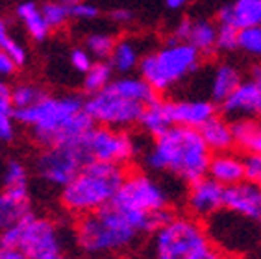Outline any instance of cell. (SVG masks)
<instances>
[{"label":"cell","mask_w":261,"mask_h":259,"mask_svg":"<svg viewBox=\"0 0 261 259\" xmlns=\"http://www.w3.org/2000/svg\"><path fill=\"white\" fill-rule=\"evenodd\" d=\"M226 210L261 226V185L245 179L226 189Z\"/></svg>","instance_id":"5bb4252c"},{"label":"cell","mask_w":261,"mask_h":259,"mask_svg":"<svg viewBox=\"0 0 261 259\" xmlns=\"http://www.w3.org/2000/svg\"><path fill=\"white\" fill-rule=\"evenodd\" d=\"M115 45H117V39L110 34H91L87 35L86 39V48L89 50L93 58H96V60L100 61L110 60Z\"/></svg>","instance_id":"4dcf8cb0"},{"label":"cell","mask_w":261,"mask_h":259,"mask_svg":"<svg viewBox=\"0 0 261 259\" xmlns=\"http://www.w3.org/2000/svg\"><path fill=\"white\" fill-rule=\"evenodd\" d=\"M113 67L110 61H95L93 67L84 74V89L89 95H95L98 91H102L106 85H110V82L113 80Z\"/></svg>","instance_id":"4316f807"},{"label":"cell","mask_w":261,"mask_h":259,"mask_svg":"<svg viewBox=\"0 0 261 259\" xmlns=\"http://www.w3.org/2000/svg\"><path fill=\"white\" fill-rule=\"evenodd\" d=\"M250 259H261V239L257 241V244L252 248V255Z\"/></svg>","instance_id":"7bdbcfd3"},{"label":"cell","mask_w":261,"mask_h":259,"mask_svg":"<svg viewBox=\"0 0 261 259\" xmlns=\"http://www.w3.org/2000/svg\"><path fill=\"white\" fill-rule=\"evenodd\" d=\"M0 50H4L6 54L10 56L11 60L15 61L17 65H24L26 63V50L24 46L20 45L19 41L10 34V28H8V22L4 19H0Z\"/></svg>","instance_id":"f546056e"},{"label":"cell","mask_w":261,"mask_h":259,"mask_svg":"<svg viewBox=\"0 0 261 259\" xmlns=\"http://www.w3.org/2000/svg\"><path fill=\"white\" fill-rule=\"evenodd\" d=\"M17 67H19V65L11 60L4 50H0V80H6V78H10V76L15 74Z\"/></svg>","instance_id":"74e56055"},{"label":"cell","mask_w":261,"mask_h":259,"mask_svg":"<svg viewBox=\"0 0 261 259\" xmlns=\"http://www.w3.org/2000/svg\"><path fill=\"white\" fill-rule=\"evenodd\" d=\"M61 4H65V6H74V4H80V2H84V0H60Z\"/></svg>","instance_id":"ee69618b"},{"label":"cell","mask_w":261,"mask_h":259,"mask_svg":"<svg viewBox=\"0 0 261 259\" xmlns=\"http://www.w3.org/2000/svg\"><path fill=\"white\" fill-rule=\"evenodd\" d=\"M124 178V170L119 165L89 161L65 187H61V205L78 217L104 210L115 200Z\"/></svg>","instance_id":"5b68a950"},{"label":"cell","mask_w":261,"mask_h":259,"mask_svg":"<svg viewBox=\"0 0 261 259\" xmlns=\"http://www.w3.org/2000/svg\"><path fill=\"white\" fill-rule=\"evenodd\" d=\"M174 126L200 130L202 126L217 117L215 102L210 98H178L171 100Z\"/></svg>","instance_id":"9a60e30c"},{"label":"cell","mask_w":261,"mask_h":259,"mask_svg":"<svg viewBox=\"0 0 261 259\" xmlns=\"http://www.w3.org/2000/svg\"><path fill=\"white\" fill-rule=\"evenodd\" d=\"M191 259H228V257L224 255V252H222L221 248H215L213 244H207L206 248H202L200 252H196Z\"/></svg>","instance_id":"f35d334b"},{"label":"cell","mask_w":261,"mask_h":259,"mask_svg":"<svg viewBox=\"0 0 261 259\" xmlns=\"http://www.w3.org/2000/svg\"><path fill=\"white\" fill-rule=\"evenodd\" d=\"M17 17L24 24L26 32L34 41H45L50 34L52 28L46 22L41 8H37L34 2H22L17 6Z\"/></svg>","instance_id":"d4e9b609"},{"label":"cell","mask_w":261,"mask_h":259,"mask_svg":"<svg viewBox=\"0 0 261 259\" xmlns=\"http://www.w3.org/2000/svg\"><path fill=\"white\" fill-rule=\"evenodd\" d=\"M70 17L78 20H93L98 17V8L95 4H89V2H80V4H74L69 8Z\"/></svg>","instance_id":"d590c367"},{"label":"cell","mask_w":261,"mask_h":259,"mask_svg":"<svg viewBox=\"0 0 261 259\" xmlns=\"http://www.w3.org/2000/svg\"><path fill=\"white\" fill-rule=\"evenodd\" d=\"M207 176L219 182L221 185H224V187L241 184L246 179L245 158L233 154L231 150L213 154L210 161V169H207Z\"/></svg>","instance_id":"2e32d148"},{"label":"cell","mask_w":261,"mask_h":259,"mask_svg":"<svg viewBox=\"0 0 261 259\" xmlns=\"http://www.w3.org/2000/svg\"><path fill=\"white\" fill-rule=\"evenodd\" d=\"M17 122L41 146L78 141L95 126L86 100L78 95H45L34 108L17 111Z\"/></svg>","instance_id":"7a4b0ae2"},{"label":"cell","mask_w":261,"mask_h":259,"mask_svg":"<svg viewBox=\"0 0 261 259\" xmlns=\"http://www.w3.org/2000/svg\"><path fill=\"white\" fill-rule=\"evenodd\" d=\"M30 213V191L4 189L0 193V231L10 229Z\"/></svg>","instance_id":"d6986e66"},{"label":"cell","mask_w":261,"mask_h":259,"mask_svg":"<svg viewBox=\"0 0 261 259\" xmlns=\"http://www.w3.org/2000/svg\"><path fill=\"white\" fill-rule=\"evenodd\" d=\"M239 50L252 58H261V26L239 30Z\"/></svg>","instance_id":"1f68e13d"},{"label":"cell","mask_w":261,"mask_h":259,"mask_svg":"<svg viewBox=\"0 0 261 259\" xmlns=\"http://www.w3.org/2000/svg\"><path fill=\"white\" fill-rule=\"evenodd\" d=\"M236 146L246 154H261V119L233 120Z\"/></svg>","instance_id":"cb8c5ba5"},{"label":"cell","mask_w":261,"mask_h":259,"mask_svg":"<svg viewBox=\"0 0 261 259\" xmlns=\"http://www.w3.org/2000/svg\"><path fill=\"white\" fill-rule=\"evenodd\" d=\"M110 19L117 24H128L134 20V13L130 10H124V8H119V10H113L110 13Z\"/></svg>","instance_id":"ab89813d"},{"label":"cell","mask_w":261,"mask_h":259,"mask_svg":"<svg viewBox=\"0 0 261 259\" xmlns=\"http://www.w3.org/2000/svg\"><path fill=\"white\" fill-rule=\"evenodd\" d=\"M246 179H252L261 185V154H248L245 158Z\"/></svg>","instance_id":"8d00e7d4"},{"label":"cell","mask_w":261,"mask_h":259,"mask_svg":"<svg viewBox=\"0 0 261 259\" xmlns=\"http://www.w3.org/2000/svg\"><path fill=\"white\" fill-rule=\"evenodd\" d=\"M0 259H30V257H28L22 250L0 244Z\"/></svg>","instance_id":"60d3db41"},{"label":"cell","mask_w":261,"mask_h":259,"mask_svg":"<svg viewBox=\"0 0 261 259\" xmlns=\"http://www.w3.org/2000/svg\"><path fill=\"white\" fill-rule=\"evenodd\" d=\"M30 178H28V170L20 161L11 160L4 169V189L11 191H30Z\"/></svg>","instance_id":"f1b7e54d"},{"label":"cell","mask_w":261,"mask_h":259,"mask_svg":"<svg viewBox=\"0 0 261 259\" xmlns=\"http://www.w3.org/2000/svg\"><path fill=\"white\" fill-rule=\"evenodd\" d=\"M41 11H43V15H45L46 22H48L50 28H61V26L70 19L69 6L61 4L60 0H56V2H45L43 8H41Z\"/></svg>","instance_id":"d6a6232c"},{"label":"cell","mask_w":261,"mask_h":259,"mask_svg":"<svg viewBox=\"0 0 261 259\" xmlns=\"http://www.w3.org/2000/svg\"><path fill=\"white\" fill-rule=\"evenodd\" d=\"M89 163V156L82 139L67 141L60 145L43 146L39 156L35 158V174L45 184L54 187H65L74 178L84 165Z\"/></svg>","instance_id":"30bf717a"},{"label":"cell","mask_w":261,"mask_h":259,"mask_svg":"<svg viewBox=\"0 0 261 259\" xmlns=\"http://www.w3.org/2000/svg\"><path fill=\"white\" fill-rule=\"evenodd\" d=\"M0 244L22 250L30 259H56L63 252V235L54 220L28 213L20 222L2 231Z\"/></svg>","instance_id":"ba28073f"},{"label":"cell","mask_w":261,"mask_h":259,"mask_svg":"<svg viewBox=\"0 0 261 259\" xmlns=\"http://www.w3.org/2000/svg\"><path fill=\"white\" fill-rule=\"evenodd\" d=\"M189 4V0H165V6L172 11H180Z\"/></svg>","instance_id":"b9f144b4"},{"label":"cell","mask_w":261,"mask_h":259,"mask_svg":"<svg viewBox=\"0 0 261 259\" xmlns=\"http://www.w3.org/2000/svg\"><path fill=\"white\" fill-rule=\"evenodd\" d=\"M141 58L143 56L139 54V48L132 39H121L117 41L115 48L110 56V63L113 67L115 72H119L121 76L130 74L132 70L139 69Z\"/></svg>","instance_id":"484cf974"},{"label":"cell","mask_w":261,"mask_h":259,"mask_svg":"<svg viewBox=\"0 0 261 259\" xmlns=\"http://www.w3.org/2000/svg\"><path fill=\"white\" fill-rule=\"evenodd\" d=\"M17 110L13 104V87L6 80H0V145L15 139Z\"/></svg>","instance_id":"7402d4cb"},{"label":"cell","mask_w":261,"mask_h":259,"mask_svg":"<svg viewBox=\"0 0 261 259\" xmlns=\"http://www.w3.org/2000/svg\"><path fill=\"white\" fill-rule=\"evenodd\" d=\"M211 156L213 152L206 145L200 130L172 126L165 134L154 137L145 152V165L152 172L191 185L207 176Z\"/></svg>","instance_id":"3957f363"},{"label":"cell","mask_w":261,"mask_h":259,"mask_svg":"<svg viewBox=\"0 0 261 259\" xmlns=\"http://www.w3.org/2000/svg\"><path fill=\"white\" fill-rule=\"evenodd\" d=\"M243 74L239 67H236L233 63H219L211 69L210 82H207V95L210 100H213L215 104H222L224 100H228V96L241 85Z\"/></svg>","instance_id":"ac0fdd59"},{"label":"cell","mask_w":261,"mask_h":259,"mask_svg":"<svg viewBox=\"0 0 261 259\" xmlns=\"http://www.w3.org/2000/svg\"><path fill=\"white\" fill-rule=\"evenodd\" d=\"M46 93L41 89L39 85L28 84V82H22V84H17L13 87V104H15L17 111H24L34 108L37 102H39Z\"/></svg>","instance_id":"83f0119b"},{"label":"cell","mask_w":261,"mask_h":259,"mask_svg":"<svg viewBox=\"0 0 261 259\" xmlns=\"http://www.w3.org/2000/svg\"><path fill=\"white\" fill-rule=\"evenodd\" d=\"M158 226L160 222L150 217L111 202L104 210L80 217L74 237L87 255H113L132 248L141 235L154 231Z\"/></svg>","instance_id":"6da1fadb"},{"label":"cell","mask_w":261,"mask_h":259,"mask_svg":"<svg viewBox=\"0 0 261 259\" xmlns=\"http://www.w3.org/2000/svg\"><path fill=\"white\" fill-rule=\"evenodd\" d=\"M217 50H221V52H233V50H239V30L233 28V26L219 24Z\"/></svg>","instance_id":"836d02e7"},{"label":"cell","mask_w":261,"mask_h":259,"mask_svg":"<svg viewBox=\"0 0 261 259\" xmlns=\"http://www.w3.org/2000/svg\"><path fill=\"white\" fill-rule=\"evenodd\" d=\"M217 20L237 30L261 26V0H233L219 10Z\"/></svg>","instance_id":"e0dca14e"},{"label":"cell","mask_w":261,"mask_h":259,"mask_svg":"<svg viewBox=\"0 0 261 259\" xmlns=\"http://www.w3.org/2000/svg\"><path fill=\"white\" fill-rule=\"evenodd\" d=\"M113 204L150 217L161 224L169 217L171 193L160 179L152 178L150 174L132 172L126 174Z\"/></svg>","instance_id":"9c48e42d"},{"label":"cell","mask_w":261,"mask_h":259,"mask_svg":"<svg viewBox=\"0 0 261 259\" xmlns=\"http://www.w3.org/2000/svg\"><path fill=\"white\" fill-rule=\"evenodd\" d=\"M56 259H67V257H63V255H60V257H56Z\"/></svg>","instance_id":"f6af8a7d"},{"label":"cell","mask_w":261,"mask_h":259,"mask_svg":"<svg viewBox=\"0 0 261 259\" xmlns=\"http://www.w3.org/2000/svg\"><path fill=\"white\" fill-rule=\"evenodd\" d=\"M226 189L210 176L196 179L189 185L186 204L189 213L198 220L213 219L215 215L226 210Z\"/></svg>","instance_id":"7c38bea8"},{"label":"cell","mask_w":261,"mask_h":259,"mask_svg":"<svg viewBox=\"0 0 261 259\" xmlns=\"http://www.w3.org/2000/svg\"><path fill=\"white\" fill-rule=\"evenodd\" d=\"M70 65H72V69L82 72V74H86L87 70L93 67V56L87 48H74L70 52Z\"/></svg>","instance_id":"e575fe53"},{"label":"cell","mask_w":261,"mask_h":259,"mask_svg":"<svg viewBox=\"0 0 261 259\" xmlns=\"http://www.w3.org/2000/svg\"><path fill=\"white\" fill-rule=\"evenodd\" d=\"M228 119H261V65L252 67L250 78L243 80L228 100L222 102Z\"/></svg>","instance_id":"4fadbf2b"},{"label":"cell","mask_w":261,"mask_h":259,"mask_svg":"<svg viewBox=\"0 0 261 259\" xmlns=\"http://www.w3.org/2000/svg\"><path fill=\"white\" fill-rule=\"evenodd\" d=\"M211 244L207 229L193 215L167 217L152 239L154 259H191L196 252Z\"/></svg>","instance_id":"52a82bcc"},{"label":"cell","mask_w":261,"mask_h":259,"mask_svg":"<svg viewBox=\"0 0 261 259\" xmlns=\"http://www.w3.org/2000/svg\"><path fill=\"white\" fill-rule=\"evenodd\" d=\"M200 134L206 141V145L213 154L228 152L236 146V134H233V122L224 117H213L210 122L200 128Z\"/></svg>","instance_id":"44dd1931"},{"label":"cell","mask_w":261,"mask_h":259,"mask_svg":"<svg viewBox=\"0 0 261 259\" xmlns=\"http://www.w3.org/2000/svg\"><path fill=\"white\" fill-rule=\"evenodd\" d=\"M139 126L150 137H158V135L165 134L167 130H171L174 126L171 100H165V98L152 100L150 104L146 106L143 117H141Z\"/></svg>","instance_id":"ffe728a7"},{"label":"cell","mask_w":261,"mask_h":259,"mask_svg":"<svg viewBox=\"0 0 261 259\" xmlns=\"http://www.w3.org/2000/svg\"><path fill=\"white\" fill-rule=\"evenodd\" d=\"M89 161H102L124 167L137 156V143L126 130L93 126L82 137Z\"/></svg>","instance_id":"8fae6325"},{"label":"cell","mask_w":261,"mask_h":259,"mask_svg":"<svg viewBox=\"0 0 261 259\" xmlns=\"http://www.w3.org/2000/svg\"><path fill=\"white\" fill-rule=\"evenodd\" d=\"M200 65L202 54L195 46L171 37L163 46L141 58L139 76L145 78L156 93H169L196 74Z\"/></svg>","instance_id":"8992f818"},{"label":"cell","mask_w":261,"mask_h":259,"mask_svg":"<svg viewBox=\"0 0 261 259\" xmlns=\"http://www.w3.org/2000/svg\"><path fill=\"white\" fill-rule=\"evenodd\" d=\"M217 34L219 26L207 19H191L189 34L186 43L195 46L202 56H210L217 50Z\"/></svg>","instance_id":"603a6c76"},{"label":"cell","mask_w":261,"mask_h":259,"mask_svg":"<svg viewBox=\"0 0 261 259\" xmlns=\"http://www.w3.org/2000/svg\"><path fill=\"white\" fill-rule=\"evenodd\" d=\"M156 98V91L141 76L113 78L104 89L86 100L93 122L108 128L128 130L141 122L146 106Z\"/></svg>","instance_id":"277c9868"}]
</instances>
